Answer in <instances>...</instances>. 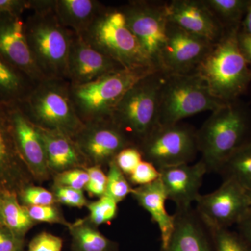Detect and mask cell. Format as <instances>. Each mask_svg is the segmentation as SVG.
<instances>
[{
    "instance_id": "25",
    "label": "cell",
    "mask_w": 251,
    "mask_h": 251,
    "mask_svg": "<svg viewBox=\"0 0 251 251\" xmlns=\"http://www.w3.org/2000/svg\"><path fill=\"white\" fill-rule=\"evenodd\" d=\"M72 251H119L118 243L105 237L88 219H78L67 227Z\"/></svg>"
},
{
    "instance_id": "44",
    "label": "cell",
    "mask_w": 251,
    "mask_h": 251,
    "mask_svg": "<svg viewBox=\"0 0 251 251\" xmlns=\"http://www.w3.org/2000/svg\"><path fill=\"white\" fill-rule=\"evenodd\" d=\"M240 30L251 36V0L241 23Z\"/></svg>"
},
{
    "instance_id": "26",
    "label": "cell",
    "mask_w": 251,
    "mask_h": 251,
    "mask_svg": "<svg viewBox=\"0 0 251 251\" xmlns=\"http://www.w3.org/2000/svg\"><path fill=\"white\" fill-rule=\"evenodd\" d=\"M218 173L224 180H233L244 189L251 190V142L231 155Z\"/></svg>"
},
{
    "instance_id": "19",
    "label": "cell",
    "mask_w": 251,
    "mask_h": 251,
    "mask_svg": "<svg viewBox=\"0 0 251 251\" xmlns=\"http://www.w3.org/2000/svg\"><path fill=\"white\" fill-rule=\"evenodd\" d=\"M168 200L173 201L176 210L192 207L200 195L203 178L208 173L201 160L194 164H183L158 170Z\"/></svg>"
},
{
    "instance_id": "23",
    "label": "cell",
    "mask_w": 251,
    "mask_h": 251,
    "mask_svg": "<svg viewBox=\"0 0 251 251\" xmlns=\"http://www.w3.org/2000/svg\"><path fill=\"white\" fill-rule=\"evenodd\" d=\"M105 7L97 0H54V10L64 27L81 35Z\"/></svg>"
},
{
    "instance_id": "37",
    "label": "cell",
    "mask_w": 251,
    "mask_h": 251,
    "mask_svg": "<svg viewBox=\"0 0 251 251\" xmlns=\"http://www.w3.org/2000/svg\"><path fill=\"white\" fill-rule=\"evenodd\" d=\"M130 184L142 186L151 184L160 178V172L153 163L143 160L128 176Z\"/></svg>"
},
{
    "instance_id": "16",
    "label": "cell",
    "mask_w": 251,
    "mask_h": 251,
    "mask_svg": "<svg viewBox=\"0 0 251 251\" xmlns=\"http://www.w3.org/2000/svg\"><path fill=\"white\" fill-rule=\"evenodd\" d=\"M0 57L38 84L45 80L28 46L21 16L0 14Z\"/></svg>"
},
{
    "instance_id": "12",
    "label": "cell",
    "mask_w": 251,
    "mask_h": 251,
    "mask_svg": "<svg viewBox=\"0 0 251 251\" xmlns=\"http://www.w3.org/2000/svg\"><path fill=\"white\" fill-rule=\"evenodd\" d=\"M213 44L168 22L166 44L160 57V69L167 74H193Z\"/></svg>"
},
{
    "instance_id": "41",
    "label": "cell",
    "mask_w": 251,
    "mask_h": 251,
    "mask_svg": "<svg viewBox=\"0 0 251 251\" xmlns=\"http://www.w3.org/2000/svg\"><path fill=\"white\" fill-rule=\"evenodd\" d=\"M31 0H0V14L21 16L26 10L30 9Z\"/></svg>"
},
{
    "instance_id": "24",
    "label": "cell",
    "mask_w": 251,
    "mask_h": 251,
    "mask_svg": "<svg viewBox=\"0 0 251 251\" xmlns=\"http://www.w3.org/2000/svg\"><path fill=\"white\" fill-rule=\"evenodd\" d=\"M36 85L26 74L0 57V104L21 105Z\"/></svg>"
},
{
    "instance_id": "27",
    "label": "cell",
    "mask_w": 251,
    "mask_h": 251,
    "mask_svg": "<svg viewBox=\"0 0 251 251\" xmlns=\"http://www.w3.org/2000/svg\"><path fill=\"white\" fill-rule=\"evenodd\" d=\"M3 224L18 237L25 239L26 234L36 224L25 206L20 202L17 195L3 196Z\"/></svg>"
},
{
    "instance_id": "14",
    "label": "cell",
    "mask_w": 251,
    "mask_h": 251,
    "mask_svg": "<svg viewBox=\"0 0 251 251\" xmlns=\"http://www.w3.org/2000/svg\"><path fill=\"white\" fill-rule=\"evenodd\" d=\"M74 140L89 166H108L122 150L135 146L111 118L85 124Z\"/></svg>"
},
{
    "instance_id": "31",
    "label": "cell",
    "mask_w": 251,
    "mask_h": 251,
    "mask_svg": "<svg viewBox=\"0 0 251 251\" xmlns=\"http://www.w3.org/2000/svg\"><path fill=\"white\" fill-rule=\"evenodd\" d=\"M215 251H251V247L237 232L230 229H211Z\"/></svg>"
},
{
    "instance_id": "1",
    "label": "cell",
    "mask_w": 251,
    "mask_h": 251,
    "mask_svg": "<svg viewBox=\"0 0 251 251\" xmlns=\"http://www.w3.org/2000/svg\"><path fill=\"white\" fill-rule=\"evenodd\" d=\"M54 2V0H31L32 12L24 21L25 33L43 76L67 80L68 57L75 33L59 22Z\"/></svg>"
},
{
    "instance_id": "29",
    "label": "cell",
    "mask_w": 251,
    "mask_h": 251,
    "mask_svg": "<svg viewBox=\"0 0 251 251\" xmlns=\"http://www.w3.org/2000/svg\"><path fill=\"white\" fill-rule=\"evenodd\" d=\"M108 166V181L105 195L111 198L117 203L121 202L128 195L131 194L133 188L114 160L109 163Z\"/></svg>"
},
{
    "instance_id": "39",
    "label": "cell",
    "mask_w": 251,
    "mask_h": 251,
    "mask_svg": "<svg viewBox=\"0 0 251 251\" xmlns=\"http://www.w3.org/2000/svg\"><path fill=\"white\" fill-rule=\"evenodd\" d=\"M62 238L42 232L31 239L27 251H62Z\"/></svg>"
},
{
    "instance_id": "7",
    "label": "cell",
    "mask_w": 251,
    "mask_h": 251,
    "mask_svg": "<svg viewBox=\"0 0 251 251\" xmlns=\"http://www.w3.org/2000/svg\"><path fill=\"white\" fill-rule=\"evenodd\" d=\"M155 69H125L85 84L71 85L70 93L77 115L84 124L111 118L122 97L135 82Z\"/></svg>"
},
{
    "instance_id": "22",
    "label": "cell",
    "mask_w": 251,
    "mask_h": 251,
    "mask_svg": "<svg viewBox=\"0 0 251 251\" xmlns=\"http://www.w3.org/2000/svg\"><path fill=\"white\" fill-rule=\"evenodd\" d=\"M131 195L158 226L161 234V248L166 247L174 229L175 216L168 214L166 210L168 197L161 179L159 178L151 184L133 188Z\"/></svg>"
},
{
    "instance_id": "33",
    "label": "cell",
    "mask_w": 251,
    "mask_h": 251,
    "mask_svg": "<svg viewBox=\"0 0 251 251\" xmlns=\"http://www.w3.org/2000/svg\"><path fill=\"white\" fill-rule=\"evenodd\" d=\"M31 219L36 223L60 224L68 227L71 223L64 219L62 211L57 204L46 206H25Z\"/></svg>"
},
{
    "instance_id": "11",
    "label": "cell",
    "mask_w": 251,
    "mask_h": 251,
    "mask_svg": "<svg viewBox=\"0 0 251 251\" xmlns=\"http://www.w3.org/2000/svg\"><path fill=\"white\" fill-rule=\"evenodd\" d=\"M196 210L211 229H227L237 225L250 207L247 190L232 179L224 180L213 192L200 195Z\"/></svg>"
},
{
    "instance_id": "34",
    "label": "cell",
    "mask_w": 251,
    "mask_h": 251,
    "mask_svg": "<svg viewBox=\"0 0 251 251\" xmlns=\"http://www.w3.org/2000/svg\"><path fill=\"white\" fill-rule=\"evenodd\" d=\"M88 181L89 175L84 168H74L54 175V185L81 191L85 188Z\"/></svg>"
},
{
    "instance_id": "8",
    "label": "cell",
    "mask_w": 251,
    "mask_h": 251,
    "mask_svg": "<svg viewBox=\"0 0 251 251\" xmlns=\"http://www.w3.org/2000/svg\"><path fill=\"white\" fill-rule=\"evenodd\" d=\"M227 104L216 98L196 74H167L160 94L158 125H170Z\"/></svg>"
},
{
    "instance_id": "28",
    "label": "cell",
    "mask_w": 251,
    "mask_h": 251,
    "mask_svg": "<svg viewBox=\"0 0 251 251\" xmlns=\"http://www.w3.org/2000/svg\"><path fill=\"white\" fill-rule=\"evenodd\" d=\"M225 29L240 27L251 0H203Z\"/></svg>"
},
{
    "instance_id": "43",
    "label": "cell",
    "mask_w": 251,
    "mask_h": 251,
    "mask_svg": "<svg viewBox=\"0 0 251 251\" xmlns=\"http://www.w3.org/2000/svg\"><path fill=\"white\" fill-rule=\"evenodd\" d=\"M237 43L243 57L248 64H251V36L239 29L237 34Z\"/></svg>"
},
{
    "instance_id": "35",
    "label": "cell",
    "mask_w": 251,
    "mask_h": 251,
    "mask_svg": "<svg viewBox=\"0 0 251 251\" xmlns=\"http://www.w3.org/2000/svg\"><path fill=\"white\" fill-rule=\"evenodd\" d=\"M52 192L58 204L80 209L88 204L83 191L81 190L53 184Z\"/></svg>"
},
{
    "instance_id": "40",
    "label": "cell",
    "mask_w": 251,
    "mask_h": 251,
    "mask_svg": "<svg viewBox=\"0 0 251 251\" xmlns=\"http://www.w3.org/2000/svg\"><path fill=\"white\" fill-rule=\"evenodd\" d=\"M25 239L4 226H0V251H24Z\"/></svg>"
},
{
    "instance_id": "9",
    "label": "cell",
    "mask_w": 251,
    "mask_h": 251,
    "mask_svg": "<svg viewBox=\"0 0 251 251\" xmlns=\"http://www.w3.org/2000/svg\"><path fill=\"white\" fill-rule=\"evenodd\" d=\"M138 148L158 170L189 164L199 153L197 129L183 122L158 125Z\"/></svg>"
},
{
    "instance_id": "36",
    "label": "cell",
    "mask_w": 251,
    "mask_h": 251,
    "mask_svg": "<svg viewBox=\"0 0 251 251\" xmlns=\"http://www.w3.org/2000/svg\"><path fill=\"white\" fill-rule=\"evenodd\" d=\"M143 160L140 149L137 146H129L120 151L114 161L120 171L128 177Z\"/></svg>"
},
{
    "instance_id": "4",
    "label": "cell",
    "mask_w": 251,
    "mask_h": 251,
    "mask_svg": "<svg viewBox=\"0 0 251 251\" xmlns=\"http://www.w3.org/2000/svg\"><path fill=\"white\" fill-rule=\"evenodd\" d=\"M166 73L158 70L142 77L126 92L111 119L138 147L158 125L160 94Z\"/></svg>"
},
{
    "instance_id": "15",
    "label": "cell",
    "mask_w": 251,
    "mask_h": 251,
    "mask_svg": "<svg viewBox=\"0 0 251 251\" xmlns=\"http://www.w3.org/2000/svg\"><path fill=\"white\" fill-rule=\"evenodd\" d=\"M125 69L121 64L94 49L75 33L67 62V80L71 85L90 83Z\"/></svg>"
},
{
    "instance_id": "5",
    "label": "cell",
    "mask_w": 251,
    "mask_h": 251,
    "mask_svg": "<svg viewBox=\"0 0 251 251\" xmlns=\"http://www.w3.org/2000/svg\"><path fill=\"white\" fill-rule=\"evenodd\" d=\"M70 88L67 80L45 79L36 85L20 108L36 126L60 130L74 139L85 124L74 108Z\"/></svg>"
},
{
    "instance_id": "10",
    "label": "cell",
    "mask_w": 251,
    "mask_h": 251,
    "mask_svg": "<svg viewBox=\"0 0 251 251\" xmlns=\"http://www.w3.org/2000/svg\"><path fill=\"white\" fill-rule=\"evenodd\" d=\"M120 9L148 60L161 70L160 57L166 44L168 23L165 3L137 0L128 1Z\"/></svg>"
},
{
    "instance_id": "45",
    "label": "cell",
    "mask_w": 251,
    "mask_h": 251,
    "mask_svg": "<svg viewBox=\"0 0 251 251\" xmlns=\"http://www.w3.org/2000/svg\"><path fill=\"white\" fill-rule=\"evenodd\" d=\"M3 196H4V195L1 194V193H0V226H4V224H3L2 217Z\"/></svg>"
},
{
    "instance_id": "32",
    "label": "cell",
    "mask_w": 251,
    "mask_h": 251,
    "mask_svg": "<svg viewBox=\"0 0 251 251\" xmlns=\"http://www.w3.org/2000/svg\"><path fill=\"white\" fill-rule=\"evenodd\" d=\"M18 197L20 202L24 206H46L58 204L53 193L34 184L25 188Z\"/></svg>"
},
{
    "instance_id": "46",
    "label": "cell",
    "mask_w": 251,
    "mask_h": 251,
    "mask_svg": "<svg viewBox=\"0 0 251 251\" xmlns=\"http://www.w3.org/2000/svg\"><path fill=\"white\" fill-rule=\"evenodd\" d=\"M247 193L248 198H249V202H250V205L251 206V190H247Z\"/></svg>"
},
{
    "instance_id": "42",
    "label": "cell",
    "mask_w": 251,
    "mask_h": 251,
    "mask_svg": "<svg viewBox=\"0 0 251 251\" xmlns=\"http://www.w3.org/2000/svg\"><path fill=\"white\" fill-rule=\"evenodd\" d=\"M237 232L251 247V206L237 224Z\"/></svg>"
},
{
    "instance_id": "18",
    "label": "cell",
    "mask_w": 251,
    "mask_h": 251,
    "mask_svg": "<svg viewBox=\"0 0 251 251\" xmlns=\"http://www.w3.org/2000/svg\"><path fill=\"white\" fill-rule=\"evenodd\" d=\"M168 22L216 44L226 29L203 0H173L165 3Z\"/></svg>"
},
{
    "instance_id": "30",
    "label": "cell",
    "mask_w": 251,
    "mask_h": 251,
    "mask_svg": "<svg viewBox=\"0 0 251 251\" xmlns=\"http://www.w3.org/2000/svg\"><path fill=\"white\" fill-rule=\"evenodd\" d=\"M86 206L89 210V221L97 227L110 224L118 212V203L106 195L99 198L98 201L88 203Z\"/></svg>"
},
{
    "instance_id": "21",
    "label": "cell",
    "mask_w": 251,
    "mask_h": 251,
    "mask_svg": "<svg viewBox=\"0 0 251 251\" xmlns=\"http://www.w3.org/2000/svg\"><path fill=\"white\" fill-rule=\"evenodd\" d=\"M36 127L44 142L48 164L52 174L89 167L85 156L72 138L60 130Z\"/></svg>"
},
{
    "instance_id": "6",
    "label": "cell",
    "mask_w": 251,
    "mask_h": 251,
    "mask_svg": "<svg viewBox=\"0 0 251 251\" xmlns=\"http://www.w3.org/2000/svg\"><path fill=\"white\" fill-rule=\"evenodd\" d=\"M81 37L126 69H155L127 25L120 8L105 6Z\"/></svg>"
},
{
    "instance_id": "17",
    "label": "cell",
    "mask_w": 251,
    "mask_h": 251,
    "mask_svg": "<svg viewBox=\"0 0 251 251\" xmlns=\"http://www.w3.org/2000/svg\"><path fill=\"white\" fill-rule=\"evenodd\" d=\"M13 131L19 152L34 181L44 182L50 177L45 147L37 127L26 116L19 105L11 107Z\"/></svg>"
},
{
    "instance_id": "38",
    "label": "cell",
    "mask_w": 251,
    "mask_h": 251,
    "mask_svg": "<svg viewBox=\"0 0 251 251\" xmlns=\"http://www.w3.org/2000/svg\"><path fill=\"white\" fill-rule=\"evenodd\" d=\"M89 175V181L85 189L92 197H101L105 194L107 187V175L101 167L91 166L85 168Z\"/></svg>"
},
{
    "instance_id": "2",
    "label": "cell",
    "mask_w": 251,
    "mask_h": 251,
    "mask_svg": "<svg viewBox=\"0 0 251 251\" xmlns=\"http://www.w3.org/2000/svg\"><path fill=\"white\" fill-rule=\"evenodd\" d=\"M198 150L208 173L219 172L235 151L251 142V109L240 100L211 112L197 130Z\"/></svg>"
},
{
    "instance_id": "13",
    "label": "cell",
    "mask_w": 251,
    "mask_h": 251,
    "mask_svg": "<svg viewBox=\"0 0 251 251\" xmlns=\"http://www.w3.org/2000/svg\"><path fill=\"white\" fill-rule=\"evenodd\" d=\"M11 107L0 104V193L18 196L35 181L15 140Z\"/></svg>"
},
{
    "instance_id": "20",
    "label": "cell",
    "mask_w": 251,
    "mask_h": 251,
    "mask_svg": "<svg viewBox=\"0 0 251 251\" xmlns=\"http://www.w3.org/2000/svg\"><path fill=\"white\" fill-rule=\"evenodd\" d=\"M169 242L160 251H215L212 229L192 207L176 210Z\"/></svg>"
},
{
    "instance_id": "3",
    "label": "cell",
    "mask_w": 251,
    "mask_h": 251,
    "mask_svg": "<svg viewBox=\"0 0 251 251\" xmlns=\"http://www.w3.org/2000/svg\"><path fill=\"white\" fill-rule=\"evenodd\" d=\"M239 29H226L193 73L216 98L226 103L239 100L251 82V69L238 46Z\"/></svg>"
}]
</instances>
